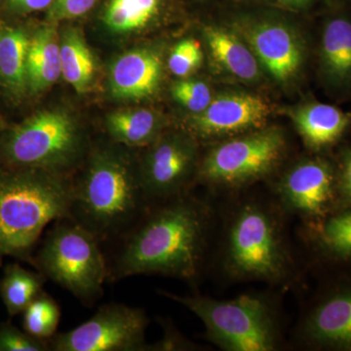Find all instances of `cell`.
<instances>
[{
  "label": "cell",
  "mask_w": 351,
  "mask_h": 351,
  "mask_svg": "<svg viewBox=\"0 0 351 351\" xmlns=\"http://www.w3.org/2000/svg\"><path fill=\"white\" fill-rule=\"evenodd\" d=\"M50 350L48 341L19 331L10 325L0 326V351Z\"/></svg>",
  "instance_id": "obj_29"
},
{
  "label": "cell",
  "mask_w": 351,
  "mask_h": 351,
  "mask_svg": "<svg viewBox=\"0 0 351 351\" xmlns=\"http://www.w3.org/2000/svg\"><path fill=\"white\" fill-rule=\"evenodd\" d=\"M62 75L60 38L54 25L41 27L29 39L27 56V88L44 91Z\"/></svg>",
  "instance_id": "obj_19"
},
{
  "label": "cell",
  "mask_w": 351,
  "mask_h": 351,
  "mask_svg": "<svg viewBox=\"0 0 351 351\" xmlns=\"http://www.w3.org/2000/svg\"><path fill=\"white\" fill-rule=\"evenodd\" d=\"M197 346L191 343L188 339L177 332L170 325L169 328H165V336L156 345L149 346V350H195Z\"/></svg>",
  "instance_id": "obj_31"
},
{
  "label": "cell",
  "mask_w": 351,
  "mask_h": 351,
  "mask_svg": "<svg viewBox=\"0 0 351 351\" xmlns=\"http://www.w3.org/2000/svg\"><path fill=\"white\" fill-rule=\"evenodd\" d=\"M321 240L334 253L351 257V212L327 221L321 232Z\"/></svg>",
  "instance_id": "obj_28"
},
{
  "label": "cell",
  "mask_w": 351,
  "mask_h": 351,
  "mask_svg": "<svg viewBox=\"0 0 351 351\" xmlns=\"http://www.w3.org/2000/svg\"><path fill=\"white\" fill-rule=\"evenodd\" d=\"M161 294L186 307L204 324L208 341L226 351H271L278 346L274 306L260 295H242L230 301L204 295Z\"/></svg>",
  "instance_id": "obj_4"
},
{
  "label": "cell",
  "mask_w": 351,
  "mask_h": 351,
  "mask_svg": "<svg viewBox=\"0 0 351 351\" xmlns=\"http://www.w3.org/2000/svg\"><path fill=\"white\" fill-rule=\"evenodd\" d=\"M38 252L36 263L44 276L92 306L108 280V260L101 243L73 219H57Z\"/></svg>",
  "instance_id": "obj_5"
},
{
  "label": "cell",
  "mask_w": 351,
  "mask_h": 351,
  "mask_svg": "<svg viewBox=\"0 0 351 351\" xmlns=\"http://www.w3.org/2000/svg\"><path fill=\"white\" fill-rule=\"evenodd\" d=\"M332 177L324 161H300L284 174L278 193L289 209L298 214L315 216L324 210L332 197Z\"/></svg>",
  "instance_id": "obj_13"
},
{
  "label": "cell",
  "mask_w": 351,
  "mask_h": 351,
  "mask_svg": "<svg viewBox=\"0 0 351 351\" xmlns=\"http://www.w3.org/2000/svg\"><path fill=\"white\" fill-rule=\"evenodd\" d=\"M300 1H301L302 9H304L306 8V7L308 6L309 4L313 3L314 0H300Z\"/></svg>",
  "instance_id": "obj_35"
},
{
  "label": "cell",
  "mask_w": 351,
  "mask_h": 351,
  "mask_svg": "<svg viewBox=\"0 0 351 351\" xmlns=\"http://www.w3.org/2000/svg\"><path fill=\"white\" fill-rule=\"evenodd\" d=\"M248 44L272 80L290 87L299 80L306 63V48L301 32L290 21L274 14H250L230 24Z\"/></svg>",
  "instance_id": "obj_9"
},
{
  "label": "cell",
  "mask_w": 351,
  "mask_h": 351,
  "mask_svg": "<svg viewBox=\"0 0 351 351\" xmlns=\"http://www.w3.org/2000/svg\"><path fill=\"white\" fill-rule=\"evenodd\" d=\"M149 320L142 308L106 304L80 326L48 339L53 351L149 350L145 334Z\"/></svg>",
  "instance_id": "obj_10"
},
{
  "label": "cell",
  "mask_w": 351,
  "mask_h": 351,
  "mask_svg": "<svg viewBox=\"0 0 351 351\" xmlns=\"http://www.w3.org/2000/svg\"><path fill=\"white\" fill-rule=\"evenodd\" d=\"M336 1H351V0H336Z\"/></svg>",
  "instance_id": "obj_37"
},
{
  "label": "cell",
  "mask_w": 351,
  "mask_h": 351,
  "mask_svg": "<svg viewBox=\"0 0 351 351\" xmlns=\"http://www.w3.org/2000/svg\"><path fill=\"white\" fill-rule=\"evenodd\" d=\"M29 39L21 29H7L0 36V82L11 93L27 89V56Z\"/></svg>",
  "instance_id": "obj_22"
},
{
  "label": "cell",
  "mask_w": 351,
  "mask_h": 351,
  "mask_svg": "<svg viewBox=\"0 0 351 351\" xmlns=\"http://www.w3.org/2000/svg\"><path fill=\"white\" fill-rule=\"evenodd\" d=\"M320 68L329 84L343 87L351 83V20L334 17L323 29Z\"/></svg>",
  "instance_id": "obj_18"
},
{
  "label": "cell",
  "mask_w": 351,
  "mask_h": 351,
  "mask_svg": "<svg viewBox=\"0 0 351 351\" xmlns=\"http://www.w3.org/2000/svg\"><path fill=\"white\" fill-rule=\"evenodd\" d=\"M343 191L351 198V154L346 157L343 171Z\"/></svg>",
  "instance_id": "obj_33"
},
{
  "label": "cell",
  "mask_w": 351,
  "mask_h": 351,
  "mask_svg": "<svg viewBox=\"0 0 351 351\" xmlns=\"http://www.w3.org/2000/svg\"><path fill=\"white\" fill-rule=\"evenodd\" d=\"M171 94L178 104L193 112L191 114H198L206 110L215 97L212 88L206 82L189 77L175 82L171 88Z\"/></svg>",
  "instance_id": "obj_26"
},
{
  "label": "cell",
  "mask_w": 351,
  "mask_h": 351,
  "mask_svg": "<svg viewBox=\"0 0 351 351\" xmlns=\"http://www.w3.org/2000/svg\"><path fill=\"white\" fill-rule=\"evenodd\" d=\"M60 319V306L53 298L43 294V292H41L24 311L25 332L43 341H48L56 334Z\"/></svg>",
  "instance_id": "obj_25"
},
{
  "label": "cell",
  "mask_w": 351,
  "mask_h": 351,
  "mask_svg": "<svg viewBox=\"0 0 351 351\" xmlns=\"http://www.w3.org/2000/svg\"><path fill=\"white\" fill-rule=\"evenodd\" d=\"M98 0H54L48 18L52 23L75 19L91 10Z\"/></svg>",
  "instance_id": "obj_30"
},
{
  "label": "cell",
  "mask_w": 351,
  "mask_h": 351,
  "mask_svg": "<svg viewBox=\"0 0 351 351\" xmlns=\"http://www.w3.org/2000/svg\"><path fill=\"white\" fill-rule=\"evenodd\" d=\"M271 112L269 104L257 94L225 92L215 96L206 110L191 115L189 133L201 140L234 137L265 127Z\"/></svg>",
  "instance_id": "obj_12"
},
{
  "label": "cell",
  "mask_w": 351,
  "mask_h": 351,
  "mask_svg": "<svg viewBox=\"0 0 351 351\" xmlns=\"http://www.w3.org/2000/svg\"><path fill=\"white\" fill-rule=\"evenodd\" d=\"M149 147L140 173L149 204L186 193L199 166L196 138L189 133L162 134Z\"/></svg>",
  "instance_id": "obj_11"
},
{
  "label": "cell",
  "mask_w": 351,
  "mask_h": 351,
  "mask_svg": "<svg viewBox=\"0 0 351 351\" xmlns=\"http://www.w3.org/2000/svg\"><path fill=\"white\" fill-rule=\"evenodd\" d=\"M209 228L207 208L186 193L152 203L115 242L108 280L160 274L195 280Z\"/></svg>",
  "instance_id": "obj_1"
},
{
  "label": "cell",
  "mask_w": 351,
  "mask_h": 351,
  "mask_svg": "<svg viewBox=\"0 0 351 351\" xmlns=\"http://www.w3.org/2000/svg\"><path fill=\"white\" fill-rule=\"evenodd\" d=\"M251 1L258 2V3H274V0H251Z\"/></svg>",
  "instance_id": "obj_36"
},
{
  "label": "cell",
  "mask_w": 351,
  "mask_h": 351,
  "mask_svg": "<svg viewBox=\"0 0 351 351\" xmlns=\"http://www.w3.org/2000/svg\"><path fill=\"white\" fill-rule=\"evenodd\" d=\"M226 269L240 280H279L288 269L289 258L280 226L267 208L245 203L228 226Z\"/></svg>",
  "instance_id": "obj_7"
},
{
  "label": "cell",
  "mask_w": 351,
  "mask_h": 351,
  "mask_svg": "<svg viewBox=\"0 0 351 351\" xmlns=\"http://www.w3.org/2000/svg\"><path fill=\"white\" fill-rule=\"evenodd\" d=\"M203 59L202 47L196 39H182L176 44L168 58V69L177 77H189L200 68Z\"/></svg>",
  "instance_id": "obj_27"
},
{
  "label": "cell",
  "mask_w": 351,
  "mask_h": 351,
  "mask_svg": "<svg viewBox=\"0 0 351 351\" xmlns=\"http://www.w3.org/2000/svg\"><path fill=\"white\" fill-rule=\"evenodd\" d=\"M85 151L82 129L62 110L32 115L9 132L0 145L4 162L14 168H36L64 177Z\"/></svg>",
  "instance_id": "obj_6"
},
{
  "label": "cell",
  "mask_w": 351,
  "mask_h": 351,
  "mask_svg": "<svg viewBox=\"0 0 351 351\" xmlns=\"http://www.w3.org/2000/svg\"><path fill=\"white\" fill-rule=\"evenodd\" d=\"M106 127L113 142L135 149L149 147L160 137L165 119L149 108H134L110 113Z\"/></svg>",
  "instance_id": "obj_20"
},
{
  "label": "cell",
  "mask_w": 351,
  "mask_h": 351,
  "mask_svg": "<svg viewBox=\"0 0 351 351\" xmlns=\"http://www.w3.org/2000/svg\"><path fill=\"white\" fill-rule=\"evenodd\" d=\"M274 3L276 4V5L283 7V8L294 9V10L302 9L300 0H274Z\"/></svg>",
  "instance_id": "obj_34"
},
{
  "label": "cell",
  "mask_w": 351,
  "mask_h": 351,
  "mask_svg": "<svg viewBox=\"0 0 351 351\" xmlns=\"http://www.w3.org/2000/svg\"><path fill=\"white\" fill-rule=\"evenodd\" d=\"M304 332L318 345L351 348V292L335 295L318 306L304 324Z\"/></svg>",
  "instance_id": "obj_17"
},
{
  "label": "cell",
  "mask_w": 351,
  "mask_h": 351,
  "mask_svg": "<svg viewBox=\"0 0 351 351\" xmlns=\"http://www.w3.org/2000/svg\"><path fill=\"white\" fill-rule=\"evenodd\" d=\"M54 0H10L16 10L22 12H34L43 9L49 8Z\"/></svg>",
  "instance_id": "obj_32"
},
{
  "label": "cell",
  "mask_w": 351,
  "mask_h": 351,
  "mask_svg": "<svg viewBox=\"0 0 351 351\" xmlns=\"http://www.w3.org/2000/svg\"><path fill=\"white\" fill-rule=\"evenodd\" d=\"M71 181L36 168L0 173V257L25 256L44 228L69 216Z\"/></svg>",
  "instance_id": "obj_3"
},
{
  "label": "cell",
  "mask_w": 351,
  "mask_h": 351,
  "mask_svg": "<svg viewBox=\"0 0 351 351\" xmlns=\"http://www.w3.org/2000/svg\"><path fill=\"white\" fill-rule=\"evenodd\" d=\"M40 277L18 265L7 267L0 292L11 316L24 313L29 304L43 292Z\"/></svg>",
  "instance_id": "obj_24"
},
{
  "label": "cell",
  "mask_w": 351,
  "mask_h": 351,
  "mask_svg": "<svg viewBox=\"0 0 351 351\" xmlns=\"http://www.w3.org/2000/svg\"><path fill=\"white\" fill-rule=\"evenodd\" d=\"M285 149V135L279 127L246 132L212 147L199 163L197 176L212 186H247L269 175Z\"/></svg>",
  "instance_id": "obj_8"
},
{
  "label": "cell",
  "mask_w": 351,
  "mask_h": 351,
  "mask_svg": "<svg viewBox=\"0 0 351 351\" xmlns=\"http://www.w3.org/2000/svg\"><path fill=\"white\" fill-rule=\"evenodd\" d=\"M163 76L161 55L152 48L127 51L112 64L110 90L121 100H144L158 92Z\"/></svg>",
  "instance_id": "obj_14"
},
{
  "label": "cell",
  "mask_w": 351,
  "mask_h": 351,
  "mask_svg": "<svg viewBox=\"0 0 351 351\" xmlns=\"http://www.w3.org/2000/svg\"><path fill=\"white\" fill-rule=\"evenodd\" d=\"M287 112L304 144L313 149L336 142L351 120L350 113L322 103L298 106Z\"/></svg>",
  "instance_id": "obj_16"
},
{
  "label": "cell",
  "mask_w": 351,
  "mask_h": 351,
  "mask_svg": "<svg viewBox=\"0 0 351 351\" xmlns=\"http://www.w3.org/2000/svg\"><path fill=\"white\" fill-rule=\"evenodd\" d=\"M62 75L78 93H85L93 84L96 61L86 41L77 29H68L60 38Z\"/></svg>",
  "instance_id": "obj_21"
},
{
  "label": "cell",
  "mask_w": 351,
  "mask_h": 351,
  "mask_svg": "<svg viewBox=\"0 0 351 351\" xmlns=\"http://www.w3.org/2000/svg\"><path fill=\"white\" fill-rule=\"evenodd\" d=\"M205 43L219 69L239 82H261L263 69L244 39L230 25H209L203 29Z\"/></svg>",
  "instance_id": "obj_15"
},
{
  "label": "cell",
  "mask_w": 351,
  "mask_h": 351,
  "mask_svg": "<svg viewBox=\"0 0 351 351\" xmlns=\"http://www.w3.org/2000/svg\"><path fill=\"white\" fill-rule=\"evenodd\" d=\"M80 181H71L69 218L101 244L115 243L137 223L149 203L140 163L122 149H92Z\"/></svg>",
  "instance_id": "obj_2"
},
{
  "label": "cell",
  "mask_w": 351,
  "mask_h": 351,
  "mask_svg": "<svg viewBox=\"0 0 351 351\" xmlns=\"http://www.w3.org/2000/svg\"><path fill=\"white\" fill-rule=\"evenodd\" d=\"M162 0H110L104 21L110 31L130 34L145 29L160 13Z\"/></svg>",
  "instance_id": "obj_23"
}]
</instances>
